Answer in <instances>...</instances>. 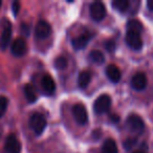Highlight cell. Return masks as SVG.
<instances>
[{
	"label": "cell",
	"instance_id": "3",
	"mask_svg": "<svg viewBox=\"0 0 153 153\" xmlns=\"http://www.w3.org/2000/svg\"><path fill=\"white\" fill-rule=\"evenodd\" d=\"M89 13L92 20H94L97 22H100L106 16V7H105L104 3L101 2V1H94L91 3V5H90Z\"/></svg>",
	"mask_w": 153,
	"mask_h": 153
},
{
	"label": "cell",
	"instance_id": "15",
	"mask_svg": "<svg viewBox=\"0 0 153 153\" xmlns=\"http://www.w3.org/2000/svg\"><path fill=\"white\" fill-rule=\"evenodd\" d=\"M24 96H25L26 100L28 101L30 103H35L38 99V96H37V91L35 89V87L30 84H26L24 86Z\"/></svg>",
	"mask_w": 153,
	"mask_h": 153
},
{
	"label": "cell",
	"instance_id": "19",
	"mask_svg": "<svg viewBox=\"0 0 153 153\" xmlns=\"http://www.w3.org/2000/svg\"><path fill=\"white\" fill-rule=\"evenodd\" d=\"M89 58L92 62H94V63H97V64H102V63H104V61H105L104 53L100 51H97V49L92 51L91 53H89Z\"/></svg>",
	"mask_w": 153,
	"mask_h": 153
},
{
	"label": "cell",
	"instance_id": "16",
	"mask_svg": "<svg viewBox=\"0 0 153 153\" xmlns=\"http://www.w3.org/2000/svg\"><path fill=\"white\" fill-rule=\"evenodd\" d=\"M91 80V74L88 70H82L78 76V84L81 88H86Z\"/></svg>",
	"mask_w": 153,
	"mask_h": 153
},
{
	"label": "cell",
	"instance_id": "24",
	"mask_svg": "<svg viewBox=\"0 0 153 153\" xmlns=\"http://www.w3.org/2000/svg\"><path fill=\"white\" fill-rule=\"evenodd\" d=\"M19 10H20V2L19 1H14L13 4H12V11H13L14 15L17 16L18 13H19Z\"/></svg>",
	"mask_w": 153,
	"mask_h": 153
},
{
	"label": "cell",
	"instance_id": "1",
	"mask_svg": "<svg viewBox=\"0 0 153 153\" xmlns=\"http://www.w3.org/2000/svg\"><path fill=\"white\" fill-rule=\"evenodd\" d=\"M30 127L36 135H40L46 127V119L39 112L33 113L30 117Z\"/></svg>",
	"mask_w": 153,
	"mask_h": 153
},
{
	"label": "cell",
	"instance_id": "5",
	"mask_svg": "<svg viewBox=\"0 0 153 153\" xmlns=\"http://www.w3.org/2000/svg\"><path fill=\"white\" fill-rule=\"evenodd\" d=\"M12 38V24L7 19H3L2 34L0 36V48L4 51L9 46Z\"/></svg>",
	"mask_w": 153,
	"mask_h": 153
},
{
	"label": "cell",
	"instance_id": "18",
	"mask_svg": "<svg viewBox=\"0 0 153 153\" xmlns=\"http://www.w3.org/2000/svg\"><path fill=\"white\" fill-rule=\"evenodd\" d=\"M111 4H112L114 10L121 12V13H124V12H126L128 10L130 2L128 0H113L112 2H111Z\"/></svg>",
	"mask_w": 153,
	"mask_h": 153
},
{
	"label": "cell",
	"instance_id": "4",
	"mask_svg": "<svg viewBox=\"0 0 153 153\" xmlns=\"http://www.w3.org/2000/svg\"><path fill=\"white\" fill-rule=\"evenodd\" d=\"M72 115L74 117V121L79 125H85L88 122V113L85 106L83 104H74L72 106Z\"/></svg>",
	"mask_w": 153,
	"mask_h": 153
},
{
	"label": "cell",
	"instance_id": "27",
	"mask_svg": "<svg viewBox=\"0 0 153 153\" xmlns=\"http://www.w3.org/2000/svg\"><path fill=\"white\" fill-rule=\"evenodd\" d=\"M147 7H148V9L150 11L153 12V0H148L147 1Z\"/></svg>",
	"mask_w": 153,
	"mask_h": 153
},
{
	"label": "cell",
	"instance_id": "9",
	"mask_svg": "<svg viewBox=\"0 0 153 153\" xmlns=\"http://www.w3.org/2000/svg\"><path fill=\"white\" fill-rule=\"evenodd\" d=\"M4 149L7 153H20L21 144L14 134H10L4 143Z\"/></svg>",
	"mask_w": 153,
	"mask_h": 153
},
{
	"label": "cell",
	"instance_id": "10",
	"mask_svg": "<svg viewBox=\"0 0 153 153\" xmlns=\"http://www.w3.org/2000/svg\"><path fill=\"white\" fill-rule=\"evenodd\" d=\"M26 49H27L26 42L22 38L15 39L14 42L12 43V46H11L12 53L14 56H16V57H22V56H24L26 53Z\"/></svg>",
	"mask_w": 153,
	"mask_h": 153
},
{
	"label": "cell",
	"instance_id": "17",
	"mask_svg": "<svg viewBox=\"0 0 153 153\" xmlns=\"http://www.w3.org/2000/svg\"><path fill=\"white\" fill-rule=\"evenodd\" d=\"M102 151L103 153H119L115 140L112 138H107L103 144Z\"/></svg>",
	"mask_w": 153,
	"mask_h": 153
},
{
	"label": "cell",
	"instance_id": "7",
	"mask_svg": "<svg viewBox=\"0 0 153 153\" xmlns=\"http://www.w3.org/2000/svg\"><path fill=\"white\" fill-rule=\"evenodd\" d=\"M125 40L127 45L132 48L133 51H140L143 47V40L142 37L138 33L135 32H130V30H127V34H126Z\"/></svg>",
	"mask_w": 153,
	"mask_h": 153
},
{
	"label": "cell",
	"instance_id": "26",
	"mask_svg": "<svg viewBox=\"0 0 153 153\" xmlns=\"http://www.w3.org/2000/svg\"><path fill=\"white\" fill-rule=\"evenodd\" d=\"M110 119H111V121L114 122V123H117V122L120 121V117H119V115H117V114H111Z\"/></svg>",
	"mask_w": 153,
	"mask_h": 153
},
{
	"label": "cell",
	"instance_id": "20",
	"mask_svg": "<svg viewBox=\"0 0 153 153\" xmlns=\"http://www.w3.org/2000/svg\"><path fill=\"white\" fill-rule=\"evenodd\" d=\"M143 30V25L138 20L132 19L129 20L127 23V30H130V32H135L140 34Z\"/></svg>",
	"mask_w": 153,
	"mask_h": 153
},
{
	"label": "cell",
	"instance_id": "29",
	"mask_svg": "<svg viewBox=\"0 0 153 153\" xmlns=\"http://www.w3.org/2000/svg\"><path fill=\"white\" fill-rule=\"evenodd\" d=\"M1 5H2V1L0 0V7H1Z\"/></svg>",
	"mask_w": 153,
	"mask_h": 153
},
{
	"label": "cell",
	"instance_id": "2",
	"mask_svg": "<svg viewBox=\"0 0 153 153\" xmlns=\"http://www.w3.org/2000/svg\"><path fill=\"white\" fill-rule=\"evenodd\" d=\"M111 106V98L108 94H101L94 103V111L98 114H102L109 110Z\"/></svg>",
	"mask_w": 153,
	"mask_h": 153
},
{
	"label": "cell",
	"instance_id": "22",
	"mask_svg": "<svg viewBox=\"0 0 153 153\" xmlns=\"http://www.w3.org/2000/svg\"><path fill=\"white\" fill-rule=\"evenodd\" d=\"M53 65L58 69H64L67 66V59L65 57H63V56H60V57L56 58L55 62H53Z\"/></svg>",
	"mask_w": 153,
	"mask_h": 153
},
{
	"label": "cell",
	"instance_id": "6",
	"mask_svg": "<svg viewBox=\"0 0 153 153\" xmlns=\"http://www.w3.org/2000/svg\"><path fill=\"white\" fill-rule=\"evenodd\" d=\"M127 127L129 128V130L133 133H142L145 129V124L144 121L140 119L138 115L136 114H130L127 119Z\"/></svg>",
	"mask_w": 153,
	"mask_h": 153
},
{
	"label": "cell",
	"instance_id": "8",
	"mask_svg": "<svg viewBox=\"0 0 153 153\" xmlns=\"http://www.w3.org/2000/svg\"><path fill=\"white\" fill-rule=\"evenodd\" d=\"M51 26L45 20H40L36 24L35 27V35L38 39H45L51 35Z\"/></svg>",
	"mask_w": 153,
	"mask_h": 153
},
{
	"label": "cell",
	"instance_id": "25",
	"mask_svg": "<svg viewBox=\"0 0 153 153\" xmlns=\"http://www.w3.org/2000/svg\"><path fill=\"white\" fill-rule=\"evenodd\" d=\"M134 143H135L134 140H127L125 143H124V147H125L126 149H130L134 145Z\"/></svg>",
	"mask_w": 153,
	"mask_h": 153
},
{
	"label": "cell",
	"instance_id": "28",
	"mask_svg": "<svg viewBox=\"0 0 153 153\" xmlns=\"http://www.w3.org/2000/svg\"><path fill=\"white\" fill-rule=\"evenodd\" d=\"M133 153H145V152H143V151H134Z\"/></svg>",
	"mask_w": 153,
	"mask_h": 153
},
{
	"label": "cell",
	"instance_id": "12",
	"mask_svg": "<svg viewBox=\"0 0 153 153\" xmlns=\"http://www.w3.org/2000/svg\"><path fill=\"white\" fill-rule=\"evenodd\" d=\"M106 76L112 83H117L122 78L121 70L119 69V67H117V66L113 65V64H110V65L107 66Z\"/></svg>",
	"mask_w": 153,
	"mask_h": 153
},
{
	"label": "cell",
	"instance_id": "14",
	"mask_svg": "<svg viewBox=\"0 0 153 153\" xmlns=\"http://www.w3.org/2000/svg\"><path fill=\"white\" fill-rule=\"evenodd\" d=\"M41 86L43 90L47 94H53L56 90V83L53 81V76L49 74H44L41 79Z\"/></svg>",
	"mask_w": 153,
	"mask_h": 153
},
{
	"label": "cell",
	"instance_id": "11",
	"mask_svg": "<svg viewBox=\"0 0 153 153\" xmlns=\"http://www.w3.org/2000/svg\"><path fill=\"white\" fill-rule=\"evenodd\" d=\"M131 86L135 90H143L147 86V76L144 72H136L131 79Z\"/></svg>",
	"mask_w": 153,
	"mask_h": 153
},
{
	"label": "cell",
	"instance_id": "21",
	"mask_svg": "<svg viewBox=\"0 0 153 153\" xmlns=\"http://www.w3.org/2000/svg\"><path fill=\"white\" fill-rule=\"evenodd\" d=\"M7 106H9V100L7 97L0 96V117H2L7 112Z\"/></svg>",
	"mask_w": 153,
	"mask_h": 153
},
{
	"label": "cell",
	"instance_id": "23",
	"mask_svg": "<svg viewBox=\"0 0 153 153\" xmlns=\"http://www.w3.org/2000/svg\"><path fill=\"white\" fill-rule=\"evenodd\" d=\"M105 48H106L108 51H110V53H112V51L115 49V43L113 42L112 40L107 41V42L105 43Z\"/></svg>",
	"mask_w": 153,
	"mask_h": 153
},
{
	"label": "cell",
	"instance_id": "13",
	"mask_svg": "<svg viewBox=\"0 0 153 153\" xmlns=\"http://www.w3.org/2000/svg\"><path fill=\"white\" fill-rule=\"evenodd\" d=\"M90 40V35L89 34H81L80 36L76 37V38L72 39L71 43L72 46H74V49L79 51V49H82L88 44Z\"/></svg>",
	"mask_w": 153,
	"mask_h": 153
}]
</instances>
